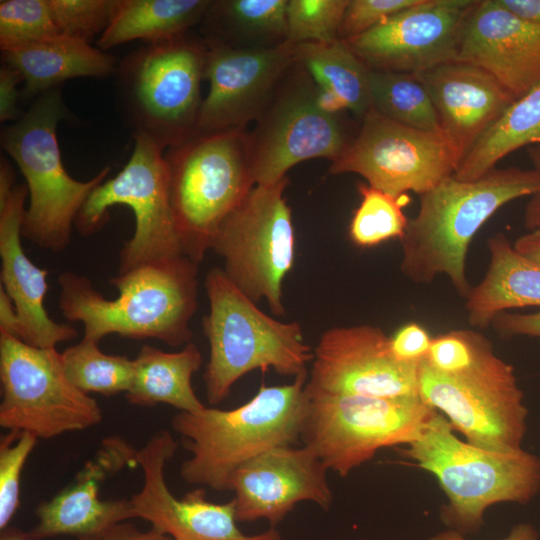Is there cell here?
I'll list each match as a JSON object with an SVG mask.
<instances>
[{"label":"cell","mask_w":540,"mask_h":540,"mask_svg":"<svg viewBox=\"0 0 540 540\" xmlns=\"http://www.w3.org/2000/svg\"><path fill=\"white\" fill-rule=\"evenodd\" d=\"M118 296L109 300L86 276L59 275V308L84 326V338L97 342L111 334L158 339L169 346L190 343V321L198 307V264L186 256L141 265L110 278Z\"/></svg>","instance_id":"obj_1"},{"label":"cell","mask_w":540,"mask_h":540,"mask_svg":"<svg viewBox=\"0 0 540 540\" xmlns=\"http://www.w3.org/2000/svg\"><path fill=\"white\" fill-rule=\"evenodd\" d=\"M540 190L535 169H493L464 181L453 175L420 196L417 215L408 220L401 239V272L412 282L429 284L446 275L457 292L467 296L468 247L481 226L510 201Z\"/></svg>","instance_id":"obj_2"},{"label":"cell","mask_w":540,"mask_h":540,"mask_svg":"<svg viewBox=\"0 0 540 540\" xmlns=\"http://www.w3.org/2000/svg\"><path fill=\"white\" fill-rule=\"evenodd\" d=\"M308 375L280 386L262 384L250 400L230 410L205 407L176 414L171 426L191 454L180 467L182 479L228 490L231 475L242 464L273 448L294 446L308 407Z\"/></svg>","instance_id":"obj_3"},{"label":"cell","mask_w":540,"mask_h":540,"mask_svg":"<svg viewBox=\"0 0 540 540\" xmlns=\"http://www.w3.org/2000/svg\"><path fill=\"white\" fill-rule=\"evenodd\" d=\"M400 449L433 474L446 494L441 520L461 534L479 530L494 504H527L540 493V458L523 449L498 452L460 440L438 411L421 434Z\"/></svg>","instance_id":"obj_4"},{"label":"cell","mask_w":540,"mask_h":540,"mask_svg":"<svg viewBox=\"0 0 540 540\" xmlns=\"http://www.w3.org/2000/svg\"><path fill=\"white\" fill-rule=\"evenodd\" d=\"M204 286L209 312L202 327L209 360L203 380L209 404L224 401L233 385L253 370L273 369L293 378L308 373L314 352L300 323L282 322L263 312L218 267L207 272Z\"/></svg>","instance_id":"obj_5"},{"label":"cell","mask_w":540,"mask_h":540,"mask_svg":"<svg viewBox=\"0 0 540 540\" xmlns=\"http://www.w3.org/2000/svg\"><path fill=\"white\" fill-rule=\"evenodd\" d=\"M72 118L60 86L38 96L1 132V146L18 165L28 188L22 237L53 253L69 246L80 209L110 172L106 166L92 179L79 181L65 170L56 130L61 120Z\"/></svg>","instance_id":"obj_6"},{"label":"cell","mask_w":540,"mask_h":540,"mask_svg":"<svg viewBox=\"0 0 540 540\" xmlns=\"http://www.w3.org/2000/svg\"><path fill=\"white\" fill-rule=\"evenodd\" d=\"M207 46L187 34L144 43L117 64L118 104L132 135L163 150L196 134Z\"/></svg>","instance_id":"obj_7"},{"label":"cell","mask_w":540,"mask_h":540,"mask_svg":"<svg viewBox=\"0 0 540 540\" xmlns=\"http://www.w3.org/2000/svg\"><path fill=\"white\" fill-rule=\"evenodd\" d=\"M184 255L200 264L225 217L255 186L246 131L196 134L164 152Z\"/></svg>","instance_id":"obj_8"},{"label":"cell","mask_w":540,"mask_h":540,"mask_svg":"<svg viewBox=\"0 0 540 540\" xmlns=\"http://www.w3.org/2000/svg\"><path fill=\"white\" fill-rule=\"evenodd\" d=\"M419 396L474 446L498 452L522 449L528 409L514 367L483 338L472 361L442 373L419 364Z\"/></svg>","instance_id":"obj_9"},{"label":"cell","mask_w":540,"mask_h":540,"mask_svg":"<svg viewBox=\"0 0 540 540\" xmlns=\"http://www.w3.org/2000/svg\"><path fill=\"white\" fill-rule=\"evenodd\" d=\"M306 389L300 440L328 470L346 477L382 448L415 440L437 412L421 397L379 398Z\"/></svg>","instance_id":"obj_10"},{"label":"cell","mask_w":540,"mask_h":540,"mask_svg":"<svg viewBox=\"0 0 540 540\" xmlns=\"http://www.w3.org/2000/svg\"><path fill=\"white\" fill-rule=\"evenodd\" d=\"M288 177L255 185L219 225L211 250L223 258V271L254 303L265 300L283 316L282 286L295 259V231L284 196Z\"/></svg>","instance_id":"obj_11"},{"label":"cell","mask_w":540,"mask_h":540,"mask_svg":"<svg viewBox=\"0 0 540 540\" xmlns=\"http://www.w3.org/2000/svg\"><path fill=\"white\" fill-rule=\"evenodd\" d=\"M133 138V151L124 168L93 190L74 222L81 235L89 236L109 222L110 207L131 208L135 231L120 250L119 273L185 256L171 207L165 150L143 134Z\"/></svg>","instance_id":"obj_12"},{"label":"cell","mask_w":540,"mask_h":540,"mask_svg":"<svg viewBox=\"0 0 540 540\" xmlns=\"http://www.w3.org/2000/svg\"><path fill=\"white\" fill-rule=\"evenodd\" d=\"M0 426L51 439L102 421V409L67 378L61 353L0 333Z\"/></svg>","instance_id":"obj_13"},{"label":"cell","mask_w":540,"mask_h":540,"mask_svg":"<svg viewBox=\"0 0 540 540\" xmlns=\"http://www.w3.org/2000/svg\"><path fill=\"white\" fill-rule=\"evenodd\" d=\"M337 113L297 60L249 133L255 185L279 181L308 159L336 160L351 142Z\"/></svg>","instance_id":"obj_14"},{"label":"cell","mask_w":540,"mask_h":540,"mask_svg":"<svg viewBox=\"0 0 540 540\" xmlns=\"http://www.w3.org/2000/svg\"><path fill=\"white\" fill-rule=\"evenodd\" d=\"M459 164L442 132L403 125L371 108L329 172L359 174L369 186L395 197L408 191L421 196L454 175Z\"/></svg>","instance_id":"obj_15"},{"label":"cell","mask_w":540,"mask_h":540,"mask_svg":"<svg viewBox=\"0 0 540 540\" xmlns=\"http://www.w3.org/2000/svg\"><path fill=\"white\" fill-rule=\"evenodd\" d=\"M477 1L419 0L344 42L372 71L420 73L456 60L463 28Z\"/></svg>","instance_id":"obj_16"},{"label":"cell","mask_w":540,"mask_h":540,"mask_svg":"<svg viewBox=\"0 0 540 540\" xmlns=\"http://www.w3.org/2000/svg\"><path fill=\"white\" fill-rule=\"evenodd\" d=\"M205 44L204 78L209 81V91L196 134L246 131L297 62L296 46L289 42L270 48Z\"/></svg>","instance_id":"obj_17"},{"label":"cell","mask_w":540,"mask_h":540,"mask_svg":"<svg viewBox=\"0 0 540 540\" xmlns=\"http://www.w3.org/2000/svg\"><path fill=\"white\" fill-rule=\"evenodd\" d=\"M307 388L379 398L419 395V364L401 362L390 336L373 325L332 327L313 350Z\"/></svg>","instance_id":"obj_18"},{"label":"cell","mask_w":540,"mask_h":540,"mask_svg":"<svg viewBox=\"0 0 540 540\" xmlns=\"http://www.w3.org/2000/svg\"><path fill=\"white\" fill-rule=\"evenodd\" d=\"M177 450L168 431L152 436L136 453L143 471V486L129 500L134 517L174 540H283L274 527L254 535L237 526L234 500L219 504L206 500L202 488L175 497L165 479V467Z\"/></svg>","instance_id":"obj_19"},{"label":"cell","mask_w":540,"mask_h":540,"mask_svg":"<svg viewBox=\"0 0 540 540\" xmlns=\"http://www.w3.org/2000/svg\"><path fill=\"white\" fill-rule=\"evenodd\" d=\"M328 471L304 445L273 448L247 461L228 482L237 521L264 519L274 527L303 501L328 510L333 503Z\"/></svg>","instance_id":"obj_20"},{"label":"cell","mask_w":540,"mask_h":540,"mask_svg":"<svg viewBox=\"0 0 540 540\" xmlns=\"http://www.w3.org/2000/svg\"><path fill=\"white\" fill-rule=\"evenodd\" d=\"M136 453L120 437L104 439L73 483L36 508L38 523L27 536L31 540L57 535L93 539L114 525L135 518L130 500H102L99 490L109 476L136 463Z\"/></svg>","instance_id":"obj_21"},{"label":"cell","mask_w":540,"mask_h":540,"mask_svg":"<svg viewBox=\"0 0 540 540\" xmlns=\"http://www.w3.org/2000/svg\"><path fill=\"white\" fill-rule=\"evenodd\" d=\"M456 60L491 74L515 101L540 85V25L517 17L497 0H478Z\"/></svg>","instance_id":"obj_22"},{"label":"cell","mask_w":540,"mask_h":540,"mask_svg":"<svg viewBox=\"0 0 540 540\" xmlns=\"http://www.w3.org/2000/svg\"><path fill=\"white\" fill-rule=\"evenodd\" d=\"M27 196L26 184H20L0 205L1 287L17 312V338L34 347L56 348L57 344L74 339L77 331L50 318L44 306L48 271L36 266L23 250L21 237Z\"/></svg>","instance_id":"obj_23"},{"label":"cell","mask_w":540,"mask_h":540,"mask_svg":"<svg viewBox=\"0 0 540 540\" xmlns=\"http://www.w3.org/2000/svg\"><path fill=\"white\" fill-rule=\"evenodd\" d=\"M416 75L427 88L441 132L460 162L514 101L491 74L470 63L454 60Z\"/></svg>","instance_id":"obj_24"},{"label":"cell","mask_w":540,"mask_h":540,"mask_svg":"<svg viewBox=\"0 0 540 540\" xmlns=\"http://www.w3.org/2000/svg\"><path fill=\"white\" fill-rule=\"evenodd\" d=\"M2 62L22 74L26 99L37 98L72 78L113 75L118 64L111 54L90 43L64 36L3 50Z\"/></svg>","instance_id":"obj_25"},{"label":"cell","mask_w":540,"mask_h":540,"mask_svg":"<svg viewBox=\"0 0 540 540\" xmlns=\"http://www.w3.org/2000/svg\"><path fill=\"white\" fill-rule=\"evenodd\" d=\"M487 247L490 263L485 276L465 297L468 322L479 329L509 309L540 308V265L516 251L502 233L492 235Z\"/></svg>","instance_id":"obj_26"},{"label":"cell","mask_w":540,"mask_h":540,"mask_svg":"<svg viewBox=\"0 0 540 540\" xmlns=\"http://www.w3.org/2000/svg\"><path fill=\"white\" fill-rule=\"evenodd\" d=\"M202 361L201 352L193 342L176 352L144 345L133 359V378L125 393L127 401L137 406L163 403L180 412L202 411L206 406L192 387V377Z\"/></svg>","instance_id":"obj_27"},{"label":"cell","mask_w":540,"mask_h":540,"mask_svg":"<svg viewBox=\"0 0 540 540\" xmlns=\"http://www.w3.org/2000/svg\"><path fill=\"white\" fill-rule=\"evenodd\" d=\"M295 46L297 60L320 88L327 107L333 112L349 110L362 119L372 108L371 70L349 46L340 39Z\"/></svg>","instance_id":"obj_28"},{"label":"cell","mask_w":540,"mask_h":540,"mask_svg":"<svg viewBox=\"0 0 540 540\" xmlns=\"http://www.w3.org/2000/svg\"><path fill=\"white\" fill-rule=\"evenodd\" d=\"M210 0H114L110 22L98 46L107 50L142 40L150 43L187 34L203 20Z\"/></svg>","instance_id":"obj_29"},{"label":"cell","mask_w":540,"mask_h":540,"mask_svg":"<svg viewBox=\"0 0 540 540\" xmlns=\"http://www.w3.org/2000/svg\"><path fill=\"white\" fill-rule=\"evenodd\" d=\"M288 0L211 1L204 17V42L270 48L287 41Z\"/></svg>","instance_id":"obj_30"},{"label":"cell","mask_w":540,"mask_h":540,"mask_svg":"<svg viewBox=\"0 0 540 540\" xmlns=\"http://www.w3.org/2000/svg\"><path fill=\"white\" fill-rule=\"evenodd\" d=\"M540 144V85L510 106L486 129L462 158L454 177L476 180L508 154Z\"/></svg>","instance_id":"obj_31"},{"label":"cell","mask_w":540,"mask_h":540,"mask_svg":"<svg viewBox=\"0 0 540 540\" xmlns=\"http://www.w3.org/2000/svg\"><path fill=\"white\" fill-rule=\"evenodd\" d=\"M372 108L403 125L441 132L438 116L423 82L414 73L370 71Z\"/></svg>","instance_id":"obj_32"},{"label":"cell","mask_w":540,"mask_h":540,"mask_svg":"<svg viewBox=\"0 0 540 540\" xmlns=\"http://www.w3.org/2000/svg\"><path fill=\"white\" fill-rule=\"evenodd\" d=\"M61 359L69 381L86 394L110 396L126 393L131 386L133 359L106 354L97 341L83 337L61 352Z\"/></svg>","instance_id":"obj_33"},{"label":"cell","mask_w":540,"mask_h":540,"mask_svg":"<svg viewBox=\"0 0 540 540\" xmlns=\"http://www.w3.org/2000/svg\"><path fill=\"white\" fill-rule=\"evenodd\" d=\"M361 196L349 226V236L359 247L376 246L392 238H403L408 224L402 207L406 194L395 197L368 184H359Z\"/></svg>","instance_id":"obj_34"},{"label":"cell","mask_w":540,"mask_h":540,"mask_svg":"<svg viewBox=\"0 0 540 540\" xmlns=\"http://www.w3.org/2000/svg\"><path fill=\"white\" fill-rule=\"evenodd\" d=\"M59 36L49 0H1V51Z\"/></svg>","instance_id":"obj_35"},{"label":"cell","mask_w":540,"mask_h":540,"mask_svg":"<svg viewBox=\"0 0 540 540\" xmlns=\"http://www.w3.org/2000/svg\"><path fill=\"white\" fill-rule=\"evenodd\" d=\"M349 0H288L287 41L325 43L339 39L340 24Z\"/></svg>","instance_id":"obj_36"},{"label":"cell","mask_w":540,"mask_h":540,"mask_svg":"<svg viewBox=\"0 0 540 540\" xmlns=\"http://www.w3.org/2000/svg\"><path fill=\"white\" fill-rule=\"evenodd\" d=\"M38 438L29 432L7 431L0 440V529L20 505V478L23 467Z\"/></svg>","instance_id":"obj_37"},{"label":"cell","mask_w":540,"mask_h":540,"mask_svg":"<svg viewBox=\"0 0 540 540\" xmlns=\"http://www.w3.org/2000/svg\"><path fill=\"white\" fill-rule=\"evenodd\" d=\"M114 0H49L59 36L90 43L107 28Z\"/></svg>","instance_id":"obj_38"},{"label":"cell","mask_w":540,"mask_h":540,"mask_svg":"<svg viewBox=\"0 0 540 540\" xmlns=\"http://www.w3.org/2000/svg\"><path fill=\"white\" fill-rule=\"evenodd\" d=\"M419 0H349L338 37L346 41L415 5Z\"/></svg>","instance_id":"obj_39"},{"label":"cell","mask_w":540,"mask_h":540,"mask_svg":"<svg viewBox=\"0 0 540 540\" xmlns=\"http://www.w3.org/2000/svg\"><path fill=\"white\" fill-rule=\"evenodd\" d=\"M432 337L418 323H407L390 336V347L396 359L406 363H420L430 347Z\"/></svg>","instance_id":"obj_40"},{"label":"cell","mask_w":540,"mask_h":540,"mask_svg":"<svg viewBox=\"0 0 540 540\" xmlns=\"http://www.w3.org/2000/svg\"><path fill=\"white\" fill-rule=\"evenodd\" d=\"M24 83L22 74L14 67L3 63L0 67V121H16L23 114L18 109L22 92L17 86Z\"/></svg>","instance_id":"obj_41"},{"label":"cell","mask_w":540,"mask_h":540,"mask_svg":"<svg viewBox=\"0 0 540 540\" xmlns=\"http://www.w3.org/2000/svg\"><path fill=\"white\" fill-rule=\"evenodd\" d=\"M491 325L505 337H540V310L528 314L502 312L494 318Z\"/></svg>","instance_id":"obj_42"},{"label":"cell","mask_w":540,"mask_h":540,"mask_svg":"<svg viewBox=\"0 0 540 540\" xmlns=\"http://www.w3.org/2000/svg\"><path fill=\"white\" fill-rule=\"evenodd\" d=\"M93 540H174L172 537L162 534L151 528L147 531L139 530L129 522H121Z\"/></svg>","instance_id":"obj_43"},{"label":"cell","mask_w":540,"mask_h":540,"mask_svg":"<svg viewBox=\"0 0 540 540\" xmlns=\"http://www.w3.org/2000/svg\"><path fill=\"white\" fill-rule=\"evenodd\" d=\"M527 152L534 169L540 173V144L529 146ZM524 225L529 231L540 230V190L531 196L526 205Z\"/></svg>","instance_id":"obj_44"},{"label":"cell","mask_w":540,"mask_h":540,"mask_svg":"<svg viewBox=\"0 0 540 540\" xmlns=\"http://www.w3.org/2000/svg\"><path fill=\"white\" fill-rule=\"evenodd\" d=\"M537 529L529 523L515 525L509 534L501 540H538ZM429 540H467L458 531L448 529L433 535Z\"/></svg>","instance_id":"obj_45"},{"label":"cell","mask_w":540,"mask_h":540,"mask_svg":"<svg viewBox=\"0 0 540 540\" xmlns=\"http://www.w3.org/2000/svg\"><path fill=\"white\" fill-rule=\"evenodd\" d=\"M497 2L517 17L540 25V0H497Z\"/></svg>","instance_id":"obj_46"},{"label":"cell","mask_w":540,"mask_h":540,"mask_svg":"<svg viewBox=\"0 0 540 540\" xmlns=\"http://www.w3.org/2000/svg\"><path fill=\"white\" fill-rule=\"evenodd\" d=\"M0 333L16 337L18 335V317L13 301L0 286Z\"/></svg>","instance_id":"obj_47"},{"label":"cell","mask_w":540,"mask_h":540,"mask_svg":"<svg viewBox=\"0 0 540 540\" xmlns=\"http://www.w3.org/2000/svg\"><path fill=\"white\" fill-rule=\"evenodd\" d=\"M513 247L520 254L540 265V230L529 231L518 237Z\"/></svg>","instance_id":"obj_48"},{"label":"cell","mask_w":540,"mask_h":540,"mask_svg":"<svg viewBox=\"0 0 540 540\" xmlns=\"http://www.w3.org/2000/svg\"><path fill=\"white\" fill-rule=\"evenodd\" d=\"M15 174L10 163L3 157L0 160V205L3 204L14 190Z\"/></svg>","instance_id":"obj_49"},{"label":"cell","mask_w":540,"mask_h":540,"mask_svg":"<svg viewBox=\"0 0 540 540\" xmlns=\"http://www.w3.org/2000/svg\"><path fill=\"white\" fill-rule=\"evenodd\" d=\"M0 540H31L27 534L17 528L6 527L1 530ZM77 540H93L90 538H79Z\"/></svg>","instance_id":"obj_50"},{"label":"cell","mask_w":540,"mask_h":540,"mask_svg":"<svg viewBox=\"0 0 540 540\" xmlns=\"http://www.w3.org/2000/svg\"><path fill=\"white\" fill-rule=\"evenodd\" d=\"M360 540H366V539H360Z\"/></svg>","instance_id":"obj_51"}]
</instances>
